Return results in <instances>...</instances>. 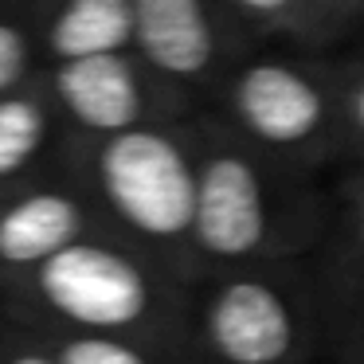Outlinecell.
<instances>
[{
    "label": "cell",
    "instance_id": "6da1fadb",
    "mask_svg": "<svg viewBox=\"0 0 364 364\" xmlns=\"http://www.w3.org/2000/svg\"><path fill=\"white\" fill-rule=\"evenodd\" d=\"M192 290L114 235H90L0 286V317L40 337H114L184 364Z\"/></svg>",
    "mask_w": 364,
    "mask_h": 364
},
{
    "label": "cell",
    "instance_id": "7a4b0ae2",
    "mask_svg": "<svg viewBox=\"0 0 364 364\" xmlns=\"http://www.w3.org/2000/svg\"><path fill=\"white\" fill-rule=\"evenodd\" d=\"M196 153V278L314 259L329 231V184L274 165L212 110L188 122Z\"/></svg>",
    "mask_w": 364,
    "mask_h": 364
},
{
    "label": "cell",
    "instance_id": "3957f363",
    "mask_svg": "<svg viewBox=\"0 0 364 364\" xmlns=\"http://www.w3.org/2000/svg\"><path fill=\"white\" fill-rule=\"evenodd\" d=\"M59 168L87 192L102 231L157 259L196 286L192 228H196V153L192 129L149 126L118 137L59 141Z\"/></svg>",
    "mask_w": 364,
    "mask_h": 364
},
{
    "label": "cell",
    "instance_id": "277c9868",
    "mask_svg": "<svg viewBox=\"0 0 364 364\" xmlns=\"http://www.w3.org/2000/svg\"><path fill=\"white\" fill-rule=\"evenodd\" d=\"M325 301L314 262H267L196 282L184 364H317Z\"/></svg>",
    "mask_w": 364,
    "mask_h": 364
},
{
    "label": "cell",
    "instance_id": "5b68a950",
    "mask_svg": "<svg viewBox=\"0 0 364 364\" xmlns=\"http://www.w3.org/2000/svg\"><path fill=\"white\" fill-rule=\"evenodd\" d=\"M208 110L255 153L321 176L345 161V114L333 59L255 51L223 79Z\"/></svg>",
    "mask_w": 364,
    "mask_h": 364
},
{
    "label": "cell",
    "instance_id": "8992f818",
    "mask_svg": "<svg viewBox=\"0 0 364 364\" xmlns=\"http://www.w3.org/2000/svg\"><path fill=\"white\" fill-rule=\"evenodd\" d=\"M40 75L59 114L63 137L79 141L118 137L149 126H184L200 114V102L157 79L137 51L51 67Z\"/></svg>",
    "mask_w": 364,
    "mask_h": 364
},
{
    "label": "cell",
    "instance_id": "52a82bcc",
    "mask_svg": "<svg viewBox=\"0 0 364 364\" xmlns=\"http://www.w3.org/2000/svg\"><path fill=\"white\" fill-rule=\"evenodd\" d=\"M134 51L157 79L188 95L192 102L212 106L223 79L259 51L223 0H134Z\"/></svg>",
    "mask_w": 364,
    "mask_h": 364
},
{
    "label": "cell",
    "instance_id": "ba28073f",
    "mask_svg": "<svg viewBox=\"0 0 364 364\" xmlns=\"http://www.w3.org/2000/svg\"><path fill=\"white\" fill-rule=\"evenodd\" d=\"M90 235H102V220L59 161L24 181L0 184V286Z\"/></svg>",
    "mask_w": 364,
    "mask_h": 364
},
{
    "label": "cell",
    "instance_id": "9c48e42d",
    "mask_svg": "<svg viewBox=\"0 0 364 364\" xmlns=\"http://www.w3.org/2000/svg\"><path fill=\"white\" fill-rule=\"evenodd\" d=\"M255 48L337 59L364 36V0H223Z\"/></svg>",
    "mask_w": 364,
    "mask_h": 364
},
{
    "label": "cell",
    "instance_id": "30bf717a",
    "mask_svg": "<svg viewBox=\"0 0 364 364\" xmlns=\"http://www.w3.org/2000/svg\"><path fill=\"white\" fill-rule=\"evenodd\" d=\"M32 36L43 71L67 63H87L102 55H126L137 40L134 0H63L28 4Z\"/></svg>",
    "mask_w": 364,
    "mask_h": 364
},
{
    "label": "cell",
    "instance_id": "8fae6325",
    "mask_svg": "<svg viewBox=\"0 0 364 364\" xmlns=\"http://www.w3.org/2000/svg\"><path fill=\"white\" fill-rule=\"evenodd\" d=\"M63 126L43 87V75H36L24 90L0 98V184L24 181L40 173L43 157H59Z\"/></svg>",
    "mask_w": 364,
    "mask_h": 364
},
{
    "label": "cell",
    "instance_id": "7c38bea8",
    "mask_svg": "<svg viewBox=\"0 0 364 364\" xmlns=\"http://www.w3.org/2000/svg\"><path fill=\"white\" fill-rule=\"evenodd\" d=\"M321 294L364 286V168L348 165L329 184V231L314 259Z\"/></svg>",
    "mask_w": 364,
    "mask_h": 364
},
{
    "label": "cell",
    "instance_id": "4fadbf2b",
    "mask_svg": "<svg viewBox=\"0 0 364 364\" xmlns=\"http://www.w3.org/2000/svg\"><path fill=\"white\" fill-rule=\"evenodd\" d=\"M40 71L43 67H40V51H36L28 9L0 4V98L24 90Z\"/></svg>",
    "mask_w": 364,
    "mask_h": 364
},
{
    "label": "cell",
    "instance_id": "5bb4252c",
    "mask_svg": "<svg viewBox=\"0 0 364 364\" xmlns=\"http://www.w3.org/2000/svg\"><path fill=\"white\" fill-rule=\"evenodd\" d=\"M325 301V360L329 364H364V286L360 290L321 294Z\"/></svg>",
    "mask_w": 364,
    "mask_h": 364
},
{
    "label": "cell",
    "instance_id": "9a60e30c",
    "mask_svg": "<svg viewBox=\"0 0 364 364\" xmlns=\"http://www.w3.org/2000/svg\"><path fill=\"white\" fill-rule=\"evenodd\" d=\"M341 87V114H345V165L364 168V43L333 59Z\"/></svg>",
    "mask_w": 364,
    "mask_h": 364
},
{
    "label": "cell",
    "instance_id": "2e32d148",
    "mask_svg": "<svg viewBox=\"0 0 364 364\" xmlns=\"http://www.w3.org/2000/svg\"><path fill=\"white\" fill-rule=\"evenodd\" d=\"M59 364H165L149 348L114 337H48Z\"/></svg>",
    "mask_w": 364,
    "mask_h": 364
},
{
    "label": "cell",
    "instance_id": "e0dca14e",
    "mask_svg": "<svg viewBox=\"0 0 364 364\" xmlns=\"http://www.w3.org/2000/svg\"><path fill=\"white\" fill-rule=\"evenodd\" d=\"M0 364H59L51 353L48 337L28 333L12 325L9 317H0Z\"/></svg>",
    "mask_w": 364,
    "mask_h": 364
}]
</instances>
